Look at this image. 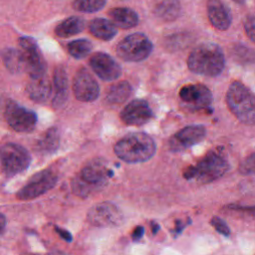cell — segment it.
I'll return each mask as SVG.
<instances>
[{"label":"cell","instance_id":"1f68e13d","mask_svg":"<svg viewBox=\"0 0 255 255\" xmlns=\"http://www.w3.org/2000/svg\"><path fill=\"white\" fill-rule=\"evenodd\" d=\"M228 209H232L238 212L248 213L249 215L255 216V206H239V205H229L227 206Z\"/></svg>","mask_w":255,"mask_h":255},{"label":"cell","instance_id":"d4e9b609","mask_svg":"<svg viewBox=\"0 0 255 255\" xmlns=\"http://www.w3.org/2000/svg\"><path fill=\"white\" fill-rule=\"evenodd\" d=\"M3 62L6 68L12 73H20L25 71V64L21 51L15 49H7L2 54Z\"/></svg>","mask_w":255,"mask_h":255},{"label":"cell","instance_id":"8fae6325","mask_svg":"<svg viewBox=\"0 0 255 255\" xmlns=\"http://www.w3.org/2000/svg\"><path fill=\"white\" fill-rule=\"evenodd\" d=\"M88 221L97 227H115L123 222L122 211L111 202H100L93 205L87 214Z\"/></svg>","mask_w":255,"mask_h":255},{"label":"cell","instance_id":"4fadbf2b","mask_svg":"<svg viewBox=\"0 0 255 255\" xmlns=\"http://www.w3.org/2000/svg\"><path fill=\"white\" fill-rule=\"evenodd\" d=\"M179 97L188 108L194 110L208 109L212 104V94L209 89L201 84H190L182 87Z\"/></svg>","mask_w":255,"mask_h":255},{"label":"cell","instance_id":"9a60e30c","mask_svg":"<svg viewBox=\"0 0 255 255\" xmlns=\"http://www.w3.org/2000/svg\"><path fill=\"white\" fill-rule=\"evenodd\" d=\"M92 70L104 81H114L122 74L121 66L108 54L96 53L90 59Z\"/></svg>","mask_w":255,"mask_h":255},{"label":"cell","instance_id":"83f0119b","mask_svg":"<svg viewBox=\"0 0 255 255\" xmlns=\"http://www.w3.org/2000/svg\"><path fill=\"white\" fill-rule=\"evenodd\" d=\"M106 2L107 0H74L73 7L80 12L93 13L101 10Z\"/></svg>","mask_w":255,"mask_h":255},{"label":"cell","instance_id":"5bb4252c","mask_svg":"<svg viewBox=\"0 0 255 255\" xmlns=\"http://www.w3.org/2000/svg\"><path fill=\"white\" fill-rule=\"evenodd\" d=\"M205 128L201 125L188 126L177 131L169 139L170 149L179 151L200 142L205 136Z\"/></svg>","mask_w":255,"mask_h":255},{"label":"cell","instance_id":"4316f807","mask_svg":"<svg viewBox=\"0 0 255 255\" xmlns=\"http://www.w3.org/2000/svg\"><path fill=\"white\" fill-rule=\"evenodd\" d=\"M67 48L71 56L76 59H82L91 53L93 46L92 43L86 39H78L70 42Z\"/></svg>","mask_w":255,"mask_h":255},{"label":"cell","instance_id":"7402d4cb","mask_svg":"<svg viewBox=\"0 0 255 255\" xmlns=\"http://www.w3.org/2000/svg\"><path fill=\"white\" fill-rule=\"evenodd\" d=\"M90 32L98 39L109 41L117 34V27L112 21L104 18H95L90 22Z\"/></svg>","mask_w":255,"mask_h":255},{"label":"cell","instance_id":"3957f363","mask_svg":"<svg viewBox=\"0 0 255 255\" xmlns=\"http://www.w3.org/2000/svg\"><path fill=\"white\" fill-rule=\"evenodd\" d=\"M231 113L243 124L255 125V94L241 82H233L226 94Z\"/></svg>","mask_w":255,"mask_h":255},{"label":"cell","instance_id":"603a6c76","mask_svg":"<svg viewBox=\"0 0 255 255\" xmlns=\"http://www.w3.org/2000/svg\"><path fill=\"white\" fill-rule=\"evenodd\" d=\"M85 28V21L78 16H72L62 21L55 29V33L58 37L68 38L82 32Z\"/></svg>","mask_w":255,"mask_h":255},{"label":"cell","instance_id":"d6a6232c","mask_svg":"<svg viewBox=\"0 0 255 255\" xmlns=\"http://www.w3.org/2000/svg\"><path fill=\"white\" fill-rule=\"evenodd\" d=\"M55 230L57 231V233L59 234V236H60L62 239H64L65 241L71 242V241L73 240L72 234H71L69 231H67V230H65V229H62V228H60V227H55Z\"/></svg>","mask_w":255,"mask_h":255},{"label":"cell","instance_id":"4dcf8cb0","mask_svg":"<svg viewBox=\"0 0 255 255\" xmlns=\"http://www.w3.org/2000/svg\"><path fill=\"white\" fill-rule=\"evenodd\" d=\"M244 28L247 36L255 43V15L248 16L244 21Z\"/></svg>","mask_w":255,"mask_h":255},{"label":"cell","instance_id":"74e56055","mask_svg":"<svg viewBox=\"0 0 255 255\" xmlns=\"http://www.w3.org/2000/svg\"><path fill=\"white\" fill-rule=\"evenodd\" d=\"M32 255H37V254H32Z\"/></svg>","mask_w":255,"mask_h":255},{"label":"cell","instance_id":"d590c367","mask_svg":"<svg viewBox=\"0 0 255 255\" xmlns=\"http://www.w3.org/2000/svg\"><path fill=\"white\" fill-rule=\"evenodd\" d=\"M50 255H65V254H64V253H62V252H59V251H55V252L51 253Z\"/></svg>","mask_w":255,"mask_h":255},{"label":"cell","instance_id":"484cf974","mask_svg":"<svg viewBox=\"0 0 255 255\" xmlns=\"http://www.w3.org/2000/svg\"><path fill=\"white\" fill-rule=\"evenodd\" d=\"M60 136L56 128H49L39 140V149L45 153L55 152L59 147Z\"/></svg>","mask_w":255,"mask_h":255},{"label":"cell","instance_id":"2e32d148","mask_svg":"<svg viewBox=\"0 0 255 255\" xmlns=\"http://www.w3.org/2000/svg\"><path fill=\"white\" fill-rule=\"evenodd\" d=\"M152 118V111L144 100H134L121 113L122 121L129 126H141Z\"/></svg>","mask_w":255,"mask_h":255},{"label":"cell","instance_id":"7c38bea8","mask_svg":"<svg viewBox=\"0 0 255 255\" xmlns=\"http://www.w3.org/2000/svg\"><path fill=\"white\" fill-rule=\"evenodd\" d=\"M73 92L79 101L93 102L98 99L100 88L90 72L85 68H81L74 77Z\"/></svg>","mask_w":255,"mask_h":255},{"label":"cell","instance_id":"9c48e42d","mask_svg":"<svg viewBox=\"0 0 255 255\" xmlns=\"http://www.w3.org/2000/svg\"><path fill=\"white\" fill-rule=\"evenodd\" d=\"M58 181L57 173L52 169H43L35 173L26 184L21 187L16 196L20 200H31L52 189Z\"/></svg>","mask_w":255,"mask_h":255},{"label":"cell","instance_id":"cb8c5ba5","mask_svg":"<svg viewBox=\"0 0 255 255\" xmlns=\"http://www.w3.org/2000/svg\"><path fill=\"white\" fill-rule=\"evenodd\" d=\"M131 87L127 82H120L114 86H112L107 93V101L110 104L118 105L124 103L130 95Z\"/></svg>","mask_w":255,"mask_h":255},{"label":"cell","instance_id":"e0dca14e","mask_svg":"<svg viewBox=\"0 0 255 255\" xmlns=\"http://www.w3.org/2000/svg\"><path fill=\"white\" fill-rule=\"evenodd\" d=\"M207 15L211 24L218 30H226L231 24L229 9L221 0H208Z\"/></svg>","mask_w":255,"mask_h":255},{"label":"cell","instance_id":"ba28073f","mask_svg":"<svg viewBox=\"0 0 255 255\" xmlns=\"http://www.w3.org/2000/svg\"><path fill=\"white\" fill-rule=\"evenodd\" d=\"M2 115L8 126L18 132H30L37 124V116L34 112L10 99L2 105Z\"/></svg>","mask_w":255,"mask_h":255},{"label":"cell","instance_id":"ac0fdd59","mask_svg":"<svg viewBox=\"0 0 255 255\" xmlns=\"http://www.w3.org/2000/svg\"><path fill=\"white\" fill-rule=\"evenodd\" d=\"M26 91L31 100H33L36 103L43 104L51 96V82L47 75L37 78H30L26 87Z\"/></svg>","mask_w":255,"mask_h":255},{"label":"cell","instance_id":"5b68a950","mask_svg":"<svg viewBox=\"0 0 255 255\" xmlns=\"http://www.w3.org/2000/svg\"><path fill=\"white\" fill-rule=\"evenodd\" d=\"M229 164L219 152L210 151L196 165L185 169L183 175L187 179L195 178L198 182L208 183L221 177L227 170Z\"/></svg>","mask_w":255,"mask_h":255},{"label":"cell","instance_id":"f1b7e54d","mask_svg":"<svg viewBox=\"0 0 255 255\" xmlns=\"http://www.w3.org/2000/svg\"><path fill=\"white\" fill-rule=\"evenodd\" d=\"M239 170L244 174H255V153L250 154L241 162Z\"/></svg>","mask_w":255,"mask_h":255},{"label":"cell","instance_id":"30bf717a","mask_svg":"<svg viewBox=\"0 0 255 255\" xmlns=\"http://www.w3.org/2000/svg\"><path fill=\"white\" fill-rule=\"evenodd\" d=\"M19 46L25 64V71L30 78L46 75V63L36 42L32 38L22 37L19 39Z\"/></svg>","mask_w":255,"mask_h":255},{"label":"cell","instance_id":"44dd1931","mask_svg":"<svg viewBox=\"0 0 255 255\" xmlns=\"http://www.w3.org/2000/svg\"><path fill=\"white\" fill-rule=\"evenodd\" d=\"M153 13L164 21L175 20L180 13L179 0H154Z\"/></svg>","mask_w":255,"mask_h":255},{"label":"cell","instance_id":"e575fe53","mask_svg":"<svg viewBox=\"0 0 255 255\" xmlns=\"http://www.w3.org/2000/svg\"><path fill=\"white\" fill-rule=\"evenodd\" d=\"M6 223H7V220H6L5 215L0 212V234L4 231V229L6 227Z\"/></svg>","mask_w":255,"mask_h":255},{"label":"cell","instance_id":"d6986e66","mask_svg":"<svg viewBox=\"0 0 255 255\" xmlns=\"http://www.w3.org/2000/svg\"><path fill=\"white\" fill-rule=\"evenodd\" d=\"M54 88H55V94L53 98V107L55 109L61 108L69 94V82H68V76L66 73L65 68L59 66L54 71Z\"/></svg>","mask_w":255,"mask_h":255},{"label":"cell","instance_id":"277c9868","mask_svg":"<svg viewBox=\"0 0 255 255\" xmlns=\"http://www.w3.org/2000/svg\"><path fill=\"white\" fill-rule=\"evenodd\" d=\"M113 175L112 170L100 160H94L88 163L72 181L74 193L81 197H87L95 191L104 187L108 178Z\"/></svg>","mask_w":255,"mask_h":255},{"label":"cell","instance_id":"6da1fadb","mask_svg":"<svg viewBox=\"0 0 255 255\" xmlns=\"http://www.w3.org/2000/svg\"><path fill=\"white\" fill-rule=\"evenodd\" d=\"M187 66L193 73L215 77L224 69V54L221 48L214 43L200 44L189 54Z\"/></svg>","mask_w":255,"mask_h":255},{"label":"cell","instance_id":"8992f818","mask_svg":"<svg viewBox=\"0 0 255 255\" xmlns=\"http://www.w3.org/2000/svg\"><path fill=\"white\" fill-rule=\"evenodd\" d=\"M30 163V153L22 145L8 142L0 147V164L7 176L23 172L29 167Z\"/></svg>","mask_w":255,"mask_h":255},{"label":"cell","instance_id":"f546056e","mask_svg":"<svg viewBox=\"0 0 255 255\" xmlns=\"http://www.w3.org/2000/svg\"><path fill=\"white\" fill-rule=\"evenodd\" d=\"M210 223H211V225L214 227V229H215L217 232L221 233L222 235L227 236V235L230 234V229H229L228 225H227V224L225 223V221L222 220L221 218L214 216V217L211 219Z\"/></svg>","mask_w":255,"mask_h":255},{"label":"cell","instance_id":"52a82bcc","mask_svg":"<svg viewBox=\"0 0 255 255\" xmlns=\"http://www.w3.org/2000/svg\"><path fill=\"white\" fill-rule=\"evenodd\" d=\"M116 51L126 62H140L150 55L152 44L144 34L133 33L120 41Z\"/></svg>","mask_w":255,"mask_h":255},{"label":"cell","instance_id":"ffe728a7","mask_svg":"<svg viewBox=\"0 0 255 255\" xmlns=\"http://www.w3.org/2000/svg\"><path fill=\"white\" fill-rule=\"evenodd\" d=\"M109 16L113 24L122 29L132 28L138 23V16L135 11L127 7L113 8L110 10Z\"/></svg>","mask_w":255,"mask_h":255},{"label":"cell","instance_id":"7a4b0ae2","mask_svg":"<svg viewBox=\"0 0 255 255\" xmlns=\"http://www.w3.org/2000/svg\"><path fill=\"white\" fill-rule=\"evenodd\" d=\"M155 142L146 133H129L115 145V153L126 162L136 163L148 160L155 153Z\"/></svg>","mask_w":255,"mask_h":255},{"label":"cell","instance_id":"8d00e7d4","mask_svg":"<svg viewBox=\"0 0 255 255\" xmlns=\"http://www.w3.org/2000/svg\"><path fill=\"white\" fill-rule=\"evenodd\" d=\"M234 2H237V3H239V4H242V3H244V1L245 0H233Z\"/></svg>","mask_w":255,"mask_h":255},{"label":"cell","instance_id":"836d02e7","mask_svg":"<svg viewBox=\"0 0 255 255\" xmlns=\"http://www.w3.org/2000/svg\"><path fill=\"white\" fill-rule=\"evenodd\" d=\"M143 232H144V229L142 226H137L133 231H132V234H131V237L133 240H139L142 235H143Z\"/></svg>","mask_w":255,"mask_h":255}]
</instances>
